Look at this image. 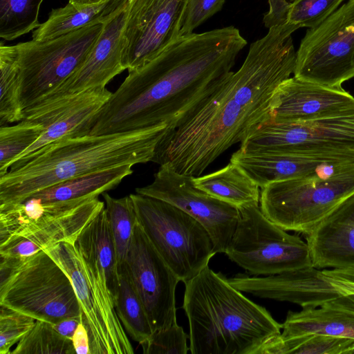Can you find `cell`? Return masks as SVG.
<instances>
[{"mask_svg":"<svg viewBox=\"0 0 354 354\" xmlns=\"http://www.w3.org/2000/svg\"><path fill=\"white\" fill-rule=\"evenodd\" d=\"M288 22L252 43L245 59L223 84L159 142L151 162L199 176L232 145L271 120L274 95L294 73L297 51Z\"/></svg>","mask_w":354,"mask_h":354,"instance_id":"1","label":"cell"},{"mask_svg":"<svg viewBox=\"0 0 354 354\" xmlns=\"http://www.w3.org/2000/svg\"><path fill=\"white\" fill-rule=\"evenodd\" d=\"M246 44L232 26L179 36L129 72L93 118L89 134L157 127L166 128L165 135L171 133L223 84Z\"/></svg>","mask_w":354,"mask_h":354,"instance_id":"2","label":"cell"},{"mask_svg":"<svg viewBox=\"0 0 354 354\" xmlns=\"http://www.w3.org/2000/svg\"><path fill=\"white\" fill-rule=\"evenodd\" d=\"M167 133L157 127L104 135L65 137L13 162L0 177V207L73 178L151 162Z\"/></svg>","mask_w":354,"mask_h":354,"instance_id":"3","label":"cell"},{"mask_svg":"<svg viewBox=\"0 0 354 354\" xmlns=\"http://www.w3.org/2000/svg\"><path fill=\"white\" fill-rule=\"evenodd\" d=\"M183 308L192 354H255L282 324L206 266L186 281Z\"/></svg>","mask_w":354,"mask_h":354,"instance_id":"4","label":"cell"},{"mask_svg":"<svg viewBox=\"0 0 354 354\" xmlns=\"http://www.w3.org/2000/svg\"><path fill=\"white\" fill-rule=\"evenodd\" d=\"M0 306L52 324L82 316L69 277L45 250L0 258Z\"/></svg>","mask_w":354,"mask_h":354,"instance_id":"5","label":"cell"},{"mask_svg":"<svg viewBox=\"0 0 354 354\" xmlns=\"http://www.w3.org/2000/svg\"><path fill=\"white\" fill-rule=\"evenodd\" d=\"M353 194L352 162L272 183L261 188L259 207L270 221L282 229L306 234Z\"/></svg>","mask_w":354,"mask_h":354,"instance_id":"6","label":"cell"},{"mask_svg":"<svg viewBox=\"0 0 354 354\" xmlns=\"http://www.w3.org/2000/svg\"><path fill=\"white\" fill-rule=\"evenodd\" d=\"M45 250L69 277L89 337L91 354H133V348L118 316L114 301L95 263L76 241Z\"/></svg>","mask_w":354,"mask_h":354,"instance_id":"7","label":"cell"},{"mask_svg":"<svg viewBox=\"0 0 354 354\" xmlns=\"http://www.w3.org/2000/svg\"><path fill=\"white\" fill-rule=\"evenodd\" d=\"M137 219L165 261L185 283L216 254L206 229L195 218L164 201L131 194Z\"/></svg>","mask_w":354,"mask_h":354,"instance_id":"8","label":"cell"},{"mask_svg":"<svg viewBox=\"0 0 354 354\" xmlns=\"http://www.w3.org/2000/svg\"><path fill=\"white\" fill-rule=\"evenodd\" d=\"M103 27L104 23H93L44 41L15 45L24 110L50 95L81 66Z\"/></svg>","mask_w":354,"mask_h":354,"instance_id":"9","label":"cell"},{"mask_svg":"<svg viewBox=\"0 0 354 354\" xmlns=\"http://www.w3.org/2000/svg\"><path fill=\"white\" fill-rule=\"evenodd\" d=\"M225 252L253 275H272L313 266L306 242L270 221L257 205L243 206Z\"/></svg>","mask_w":354,"mask_h":354,"instance_id":"10","label":"cell"},{"mask_svg":"<svg viewBox=\"0 0 354 354\" xmlns=\"http://www.w3.org/2000/svg\"><path fill=\"white\" fill-rule=\"evenodd\" d=\"M294 77L329 87L354 77V0L309 28L297 50Z\"/></svg>","mask_w":354,"mask_h":354,"instance_id":"11","label":"cell"},{"mask_svg":"<svg viewBox=\"0 0 354 354\" xmlns=\"http://www.w3.org/2000/svg\"><path fill=\"white\" fill-rule=\"evenodd\" d=\"M243 151H354V109L345 113L303 122L271 120L241 144Z\"/></svg>","mask_w":354,"mask_h":354,"instance_id":"12","label":"cell"},{"mask_svg":"<svg viewBox=\"0 0 354 354\" xmlns=\"http://www.w3.org/2000/svg\"><path fill=\"white\" fill-rule=\"evenodd\" d=\"M193 177L162 165L153 180L136 192L167 202L190 215L208 232L216 252L225 253L238 223L239 209L197 188Z\"/></svg>","mask_w":354,"mask_h":354,"instance_id":"13","label":"cell"},{"mask_svg":"<svg viewBox=\"0 0 354 354\" xmlns=\"http://www.w3.org/2000/svg\"><path fill=\"white\" fill-rule=\"evenodd\" d=\"M188 0H131L122 32V64L133 71L180 36Z\"/></svg>","mask_w":354,"mask_h":354,"instance_id":"14","label":"cell"},{"mask_svg":"<svg viewBox=\"0 0 354 354\" xmlns=\"http://www.w3.org/2000/svg\"><path fill=\"white\" fill-rule=\"evenodd\" d=\"M124 263L153 333L176 323L175 292L180 281L156 250L138 221Z\"/></svg>","mask_w":354,"mask_h":354,"instance_id":"15","label":"cell"},{"mask_svg":"<svg viewBox=\"0 0 354 354\" xmlns=\"http://www.w3.org/2000/svg\"><path fill=\"white\" fill-rule=\"evenodd\" d=\"M104 207L99 196L75 203L44 205L30 225L0 244V258L24 259L59 243L75 242Z\"/></svg>","mask_w":354,"mask_h":354,"instance_id":"16","label":"cell"},{"mask_svg":"<svg viewBox=\"0 0 354 354\" xmlns=\"http://www.w3.org/2000/svg\"><path fill=\"white\" fill-rule=\"evenodd\" d=\"M111 94L106 87L95 88L25 109L24 119L41 124L44 129L12 164L62 138L89 134L93 118Z\"/></svg>","mask_w":354,"mask_h":354,"instance_id":"17","label":"cell"},{"mask_svg":"<svg viewBox=\"0 0 354 354\" xmlns=\"http://www.w3.org/2000/svg\"><path fill=\"white\" fill-rule=\"evenodd\" d=\"M230 162L263 188L274 182L306 176L330 167L354 162V151H243L239 149L232 154Z\"/></svg>","mask_w":354,"mask_h":354,"instance_id":"18","label":"cell"},{"mask_svg":"<svg viewBox=\"0 0 354 354\" xmlns=\"http://www.w3.org/2000/svg\"><path fill=\"white\" fill-rule=\"evenodd\" d=\"M128 4L126 0L104 23L97 41L81 66L38 103L66 97L91 88L106 87L115 76L126 70L122 64V51Z\"/></svg>","mask_w":354,"mask_h":354,"instance_id":"19","label":"cell"},{"mask_svg":"<svg viewBox=\"0 0 354 354\" xmlns=\"http://www.w3.org/2000/svg\"><path fill=\"white\" fill-rule=\"evenodd\" d=\"M228 280L243 292L291 302L302 308L318 307L342 296L323 270L313 266L263 277L238 274Z\"/></svg>","mask_w":354,"mask_h":354,"instance_id":"20","label":"cell"},{"mask_svg":"<svg viewBox=\"0 0 354 354\" xmlns=\"http://www.w3.org/2000/svg\"><path fill=\"white\" fill-rule=\"evenodd\" d=\"M354 109V96L342 87H329L290 77L279 87L271 120L303 122L333 116Z\"/></svg>","mask_w":354,"mask_h":354,"instance_id":"21","label":"cell"},{"mask_svg":"<svg viewBox=\"0 0 354 354\" xmlns=\"http://www.w3.org/2000/svg\"><path fill=\"white\" fill-rule=\"evenodd\" d=\"M305 236L313 267H354V194Z\"/></svg>","mask_w":354,"mask_h":354,"instance_id":"22","label":"cell"},{"mask_svg":"<svg viewBox=\"0 0 354 354\" xmlns=\"http://www.w3.org/2000/svg\"><path fill=\"white\" fill-rule=\"evenodd\" d=\"M310 334L354 339V310L329 301L299 312L289 311L279 336L288 339Z\"/></svg>","mask_w":354,"mask_h":354,"instance_id":"23","label":"cell"},{"mask_svg":"<svg viewBox=\"0 0 354 354\" xmlns=\"http://www.w3.org/2000/svg\"><path fill=\"white\" fill-rule=\"evenodd\" d=\"M76 242L98 268L115 303L119 286L118 264L105 207L86 226Z\"/></svg>","mask_w":354,"mask_h":354,"instance_id":"24","label":"cell"},{"mask_svg":"<svg viewBox=\"0 0 354 354\" xmlns=\"http://www.w3.org/2000/svg\"><path fill=\"white\" fill-rule=\"evenodd\" d=\"M126 0H105L93 6H77L68 3L53 9L48 19L33 31L32 40L44 41L93 23H104Z\"/></svg>","mask_w":354,"mask_h":354,"instance_id":"25","label":"cell"},{"mask_svg":"<svg viewBox=\"0 0 354 354\" xmlns=\"http://www.w3.org/2000/svg\"><path fill=\"white\" fill-rule=\"evenodd\" d=\"M133 166L124 165L68 179L38 191L30 196L46 203L100 196L116 187L124 178L130 176L133 171Z\"/></svg>","mask_w":354,"mask_h":354,"instance_id":"26","label":"cell"},{"mask_svg":"<svg viewBox=\"0 0 354 354\" xmlns=\"http://www.w3.org/2000/svg\"><path fill=\"white\" fill-rule=\"evenodd\" d=\"M194 185L209 195L238 208L260 202L259 187L230 162L214 172L194 176Z\"/></svg>","mask_w":354,"mask_h":354,"instance_id":"27","label":"cell"},{"mask_svg":"<svg viewBox=\"0 0 354 354\" xmlns=\"http://www.w3.org/2000/svg\"><path fill=\"white\" fill-rule=\"evenodd\" d=\"M118 272L119 286L115 301V310L127 334L140 344L151 337L153 328L124 263L119 268Z\"/></svg>","mask_w":354,"mask_h":354,"instance_id":"28","label":"cell"},{"mask_svg":"<svg viewBox=\"0 0 354 354\" xmlns=\"http://www.w3.org/2000/svg\"><path fill=\"white\" fill-rule=\"evenodd\" d=\"M266 339L255 354H354V339L322 334Z\"/></svg>","mask_w":354,"mask_h":354,"instance_id":"29","label":"cell"},{"mask_svg":"<svg viewBox=\"0 0 354 354\" xmlns=\"http://www.w3.org/2000/svg\"><path fill=\"white\" fill-rule=\"evenodd\" d=\"M24 118L16 46H0V126Z\"/></svg>","mask_w":354,"mask_h":354,"instance_id":"30","label":"cell"},{"mask_svg":"<svg viewBox=\"0 0 354 354\" xmlns=\"http://www.w3.org/2000/svg\"><path fill=\"white\" fill-rule=\"evenodd\" d=\"M119 268L125 262L138 222L130 196L120 198L102 194Z\"/></svg>","mask_w":354,"mask_h":354,"instance_id":"31","label":"cell"},{"mask_svg":"<svg viewBox=\"0 0 354 354\" xmlns=\"http://www.w3.org/2000/svg\"><path fill=\"white\" fill-rule=\"evenodd\" d=\"M44 0H0V37L14 40L37 28Z\"/></svg>","mask_w":354,"mask_h":354,"instance_id":"32","label":"cell"},{"mask_svg":"<svg viewBox=\"0 0 354 354\" xmlns=\"http://www.w3.org/2000/svg\"><path fill=\"white\" fill-rule=\"evenodd\" d=\"M72 339L59 334L52 324L36 320L10 354H75Z\"/></svg>","mask_w":354,"mask_h":354,"instance_id":"33","label":"cell"},{"mask_svg":"<svg viewBox=\"0 0 354 354\" xmlns=\"http://www.w3.org/2000/svg\"><path fill=\"white\" fill-rule=\"evenodd\" d=\"M42 124L24 119L14 125L0 127V177L12 162L32 145L44 131Z\"/></svg>","mask_w":354,"mask_h":354,"instance_id":"34","label":"cell"},{"mask_svg":"<svg viewBox=\"0 0 354 354\" xmlns=\"http://www.w3.org/2000/svg\"><path fill=\"white\" fill-rule=\"evenodd\" d=\"M345 0H296L291 2L287 22L313 28L335 12Z\"/></svg>","mask_w":354,"mask_h":354,"instance_id":"35","label":"cell"},{"mask_svg":"<svg viewBox=\"0 0 354 354\" xmlns=\"http://www.w3.org/2000/svg\"><path fill=\"white\" fill-rule=\"evenodd\" d=\"M189 335L177 322L154 332L150 338L140 344L145 354H187L189 350Z\"/></svg>","mask_w":354,"mask_h":354,"instance_id":"36","label":"cell"},{"mask_svg":"<svg viewBox=\"0 0 354 354\" xmlns=\"http://www.w3.org/2000/svg\"><path fill=\"white\" fill-rule=\"evenodd\" d=\"M36 319L0 306V354H10V348L31 329Z\"/></svg>","mask_w":354,"mask_h":354,"instance_id":"37","label":"cell"},{"mask_svg":"<svg viewBox=\"0 0 354 354\" xmlns=\"http://www.w3.org/2000/svg\"><path fill=\"white\" fill-rule=\"evenodd\" d=\"M225 0H188L180 36L193 30L222 8Z\"/></svg>","mask_w":354,"mask_h":354,"instance_id":"38","label":"cell"},{"mask_svg":"<svg viewBox=\"0 0 354 354\" xmlns=\"http://www.w3.org/2000/svg\"><path fill=\"white\" fill-rule=\"evenodd\" d=\"M290 3L286 0H268L269 10L263 18L264 26L269 29L287 23Z\"/></svg>","mask_w":354,"mask_h":354,"instance_id":"39","label":"cell"},{"mask_svg":"<svg viewBox=\"0 0 354 354\" xmlns=\"http://www.w3.org/2000/svg\"><path fill=\"white\" fill-rule=\"evenodd\" d=\"M73 346L77 354H91L90 342L88 330L81 322L72 337Z\"/></svg>","mask_w":354,"mask_h":354,"instance_id":"40","label":"cell"},{"mask_svg":"<svg viewBox=\"0 0 354 354\" xmlns=\"http://www.w3.org/2000/svg\"><path fill=\"white\" fill-rule=\"evenodd\" d=\"M81 322H83V316L66 318L52 325L59 334L72 339L73 335Z\"/></svg>","mask_w":354,"mask_h":354,"instance_id":"41","label":"cell"},{"mask_svg":"<svg viewBox=\"0 0 354 354\" xmlns=\"http://www.w3.org/2000/svg\"><path fill=\"white\" fill-rule=\"evenodd\" d=\"M105 0H69L68 3L77 6H93Z\"/></svg>","mask_w":354,"mask_h":354,"instance_id":"42","label":"cell"},{"mask_svg":"<svg viewBox=\"0 0 354 354\" xmlns=\"http://www.w3.org/2000/svg\"><path fill=\"white\" fill-rule=\"evenodd\" d=\"M291 1H292H292H296V0H291Z\"/></svg>","mask_w":354,"mask_h":354,"instance_id":"43","label":"cell"}]
</instances>
